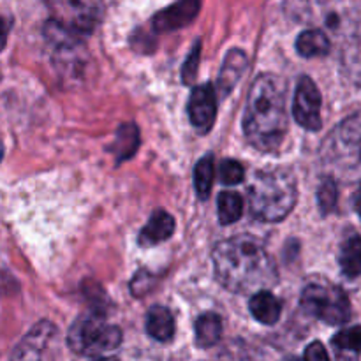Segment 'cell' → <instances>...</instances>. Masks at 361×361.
I'll return each mask as SVG.
<instances>
[{"mask_svg":"<svg viewBox=\"0 0 361 361\" xmlns=\"http://www.w3.org/2000/svg\"><path fill=\"white\" fill-rule=\"evenodd\" d=\"M147 334L157 342H169L175 337V319L166 307L155 305L148 310Z\"/></svg>","mask_w":361,"mask_h":361,"instance_id":"5bb4252c","label":"cell"},{"mask_svg":"<svg viewBox=\"0 0 361 361\" xmlns=\"http://www.w3.org/2000/svg\"><path fill=\"white\" fill-rule=\"evenodd\" d=\"M247 66H249V59H247L245 51L243 49H229L228 55L224 56V62H222L221 71H219V92L222 95H229V92L238 85V81L242 80V76L245 74Z\"/></svg>","mask_w":361,"mask_h":361,"instance_id":"30bf717a","label":"cell"},{"mask_svg":"<svg viewBox=\"0 0 361 361\" xmlns=\"http://www.w3.org/2000/svg\"><path fill=\"white\" fill-rule=\"evenodd\" d=\"M217 204L219 222L222 226L235 224L236 221H240V217L243 214V200L238 192H235V190H224L219 196Z\"/></svg>","mask_w":361,"mask_h":361,"instance_id":"d6986e66","label":"cell"},{"mask_svg":"<svg viewBox=\"0 0 361 361\" xmlns=\"http://www.w3.org/2000/svg\"><path fill=\"white\" fill-rule=\"evenodd\" d=\"M155 281L154 275L150 274V271H137L136 275H134L133 282H130V289H133V295L134 296H143L145 293L150 291L152 288V282Z\"/></svg>","mask_w":361,"mask_h":361,"instance_id":"d4e9b609","label":"cell"},{"mask_svg":"<svg viewBox=\"0 0 361 361\" xmlns=\"http://www.w3.org/2000/svg\"><path fill=\"white\" fill-rule=\"evenodd\" d=\"M175 233V219L164 210H157L140 233V245L150 247L171 238Z\"/></svg>","mask_w":361,"mask_h":361,"instance_id":"7c38bea8","label":"cell"},{"mask_svg":"<svg viewBox=\"0 0 361 361\" xmlns=\"http://www.w3.org/2000/svg\"><path fill=\"white\" fill-rule=\"evenodd\" d=\"M243 178H245V169L238 161L224 159L221 162V166H219V180L224 185H236V183H242Z\"/></svg>","mask_w":361,"mask_h":361,"instance_id":"603a6c76","label":"cell"},{"mask_svg":"<svg viewBox=\"0 0 361 361\" xmlns=\"http://www.w3.org/2000/svg\"><path fill=\"white\" fill-rule=\"evenodd\" d=\"M249 309L254 319H257L263 324H268V326L277 323L282 314L281 302L270 291H267V289H261V291L254 293L252 298H250Z\"/></svg>","mask_w":361,"mask_h":361,"instance_id":"4fadbf2b","label":"cell"},{"mask_svg":"<svg viewBox=\"0 0 361 361\" xmlns=\"http://www.w3.org/2000/svg\"><path fill=\"white\" fill-rule=\"evenodd\" d=\"M69 348L76 355L99 358L115 351L122 344V330L115 324L106 323L101 317L78 319L67 335Z\"/></svg>","mask_w":361,"mask_h":361,"instance_id":"5b68a950","label":"cell"},{"mask_svg":"<svg viewBox=\"0 0 361 361\" xmlns=\"http://www.w3.org/2000/svg\"><path fill=\"white\" fill-rule=\"evenodd\" d=\"M296 197L295 176L284 168L256 173L249 185L250 212L264 222L284 221L295 208Z\"/></svg>","mask_w":361,"mask_h":361,"instance_id":"3957f363","label":"cell"},{"mask_svg":"<svg viewBox=\"0 0 361 361\" xmlns=\"http://www.w3.org/2000/svg\"><path fill=\"white\" fill-rule=\"evenodd\" d=\"M201 9V0H178L173 6L159 11L152 18V28L155 34H169L187 27L197 18Z\"/></svg>","mask_w":361,"mask_h":361,"instance_id":"ba28073f","label":"cell"},{"mask_svg":"<svg viewBox=\"0 0 361 361\" xmlns=\"http://www.w3.org/2000/svg\"><path fill=\"white\" fill-rule=\"evenodd\" d=\"M2 157H4V143L2 140H0V161H2Z\"/></svg>","mask_w":361,"mask_h":361,"instance_id":"83f0119b","label":"cell"},{"mask_svg":"<svg viewBox=\"0 0 361 361\" xmlns=\"http://www.w3.org/2000/svg\"><path fill=\"white\" fill-rule=\"evenodd\" d=\"M55 326L51 323H48V321L39 323L37 326H34L28 331L25 341L18 345L16 351L13 353V358H39L41 353L46 349V345H48V342L55 335Z\"/></svg>","mask_w":361,"mask_h":361,"instance_id":"8fae6325","label":"cell"},{"mask_svg":"<svg viewBox=\"0 0 361 361\" xmlns=\"http://www.w3.org/2000/svg\"><path fill=\"white\" fill-rule=\"evenodd\" d=\"M212 259L219 282L231 293H256L279 281L274 259L252 236L222 240L215 245Z\"/></svg>","mask_w":361,"mask_h":361,"instance_id":"6da1fadb","label":"cell"},{"mask_svg":"<svg viewBox=\"0 0 361 361\" xmlns=\"http://www.w3.org/2000/svg\"><path fill=\"white\" fill-rule=\"evenodd\" d=\"M222 337V321L217 314L207 312L196 321V344L200 348H214Z\"/></svg>","mask_w":361,"mask_h":361,"instance_id":"e0dca14e","label":"cell"},{"mask_svg":"<svg viewBox=\"0 0 361 361\" xmlns=\"http://www.w3.org/2000/svg\"><path fill=\"white\" fill-rule=\"evenodd\" d=\"M341 268L342 274L348 279H358L361 271V242L360 236L351 235L344 242L341 250Z\"/></svg>","mask_w":361,"mask_h":361,"instance_id":"ac0fdd59","label":"cell"},{"mask_svg":"<svg viewBox=\"0 0 361 361\" xmlns=\"http://www.w3.org/2000/svg\"><path fill=\"white\" fill-rule=\"evenodd\" d=\"M303 310L331 326H341L351 319V303L338 286L312 282L300 298Z\"/></svg>","mask_w":361,"mask_h":361,"instance_id":"8992f818","label":"cell"},{"mask_svg":"<svg viewBox=\"0 0 361 361\" xmlns=\"http://www.w3.org/2000/svg\"><path fill=\"white\" fill-rule=\"evenodd\" d=\"M51 18L46 23V37L60 48H71L97 25L94 7L83 0H49Z\"/></svg>","mask_w":361,"mask_h":361,"instance_id":"277c9868","label":"cell"},{"mask_svg":"<svg viewBox=\"0 0 361 361\" xmlns=\"http://www.w3.org/2000/svg\"><path fill=\"white\" fill-rule=\"evenodd\" d=\"M296 49H298L300 56L305 59H316V56H324L330 53L331 42L328 35L319 28H309V30L302 32L296 39Z\"/></svg>","mask_w":361,"mask_h":361,"instance_id":"2e32d148","label":"cell"},{"mask_svg":"<svg viewBox=\"0 0 361 361\" xmlns=\"http://www.w3.org/2000/svg\"><path fill=\"white\" fill-rule=\"evenodd\" d=\"M214 176H215V162L214 155L208 154L203 159H200L194 168V185H196L197 197L201 201L208 200L214 187Z\"/></svg>","mask_w":361,"mask_h":361,"instance_id":"ffe728a7","label":"cell"},{"mask_svg":"<svg viewBox=\"0 0 361 361\" xmlns=\"http://www.w3.org/2000/svg\"><path fill=\"white\" fill-rule=\"evenodd\" d=\"M9 28H11L9 20H6V18L0 16V51H2V49L6 48V44H7V35H9Z\"/></svg>","mask_w":361,"mask_h":361,"instance_id":"4316f807","label":"cell"},{"mask_svg":"<svg viewBox=\"0 0 361 361\" xmlns=\"http://www.w3.org/2000/svg\"><path fill=\"white\" fill-rule=\"evenodd\" d=\"M331 344H334V348L337 349V351L358 355L360 353V326H351V328H348V330L337 334L334 338H331Z\"/></svg>","mask_w":361,"mask_h":361,"instance_id":"7402d4cb","label":"cell"},{"mask_svg":"<svg viewBox=\"0 0 361 361\" xmlns=\"http://www.w3.org/2000/svg\"><path fill=\"white\" fill-rule=\"evenodd\" d=\"M338 201V189L337 182L331 176H324L323 182L317 187V203H319V210L323 215L331 214L337 208Z\"/></svg>","mask_w":361,"mask_h":361,"instance_id":"44dd1931","label":"cell"},{"mask_svg":"<svg viewBox=\"0 0 361 361\" xmlns=\"http://www.w3.org/2000/svg\"><path fill=\"white\" fill-rule=\"evenodd\" d=\"M243 130L256 150L275 152L288 134L286 85L275 74H261L254 80L247 97Z\"/></svg>","mask_w":361,"mask_h":361,"instance_id":"7a4b0ae2","label":"cell"},{"mask_svg":"<svg viewBox=\"0 0 361 361\" xmlns=\"http://www.w3.org/2000/svg\"><path fill=\"white\" fill-rule=\"evenodd\" d=\"M200 56H201V41H196L194 48L190 49L189 56H187L185 63L182 67V80L185 85H192L196 80L197 69H200Z\"/></svg>","mask_w":361,"mask_h":361,"instance_id":"cb8c5ba5","label":"cell"},{"mask_svg":"<svg viewBox=\"0 0 361 361\" xmlns=\"http://www.w3.org/2000/svg\"><path fill=\"white\" fill-rule=\"evenodd\" d=\"M293 116L307 130L321 129V94L309 76H302L293 101Z\"/></svg>","mask_w":361,"mask_h":361,"instance_id":"52a82bcc","label":"cell"},{"mask_svg":"<svg viewBox=\"0 0 361 361\" xmlns=\"http://www.w3.org/2000/svg\"><path fill=\"white\" fill-rule=\"evenodd\" d=\"M189 120L200 133H207L212 129L217 116V95H215L214 85L204 83L192 90L189 99Z\"/></svg>","mask_w":361,"mask_h":361,"instance_id":"9c48e42d","label":"cell"},{"mask_svg":"<svg viewBox=\"0 0 361 361\" xmlns=\"http://www.w3.org/2000/svg\"><path fill=\"white\" fill-rule=\"evenodd\" d=\"M137 147H140V129L136 123L127 122L122 123L116 130L115 141L109 147V152L115 154L116 162H123L136 154Z\"/></svg>","mask_w":361,"mask_h":361,"instance_id":"9a60e30c","label":"cell"},{"mask_svg":"<svg viewBox=\"0 0 361 361\" xmlns=\"http://www.w3.org/2000/svg\"><path fill=\"white\" fill-rule=\"evenodd\" d=\"M303 358L319 361V360H330V355H328L326 349L323 348V344H321V342H312V344L305 349V355H303Z\"/></svg>","mask_w":361,"mask_h":361,"instance_id":"484cf974","label":"cell"}]
</instances>
